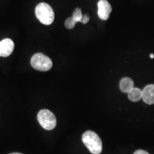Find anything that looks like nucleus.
Wrapping results in <instances>:
<instances>
[{
    "label": "nucleus",
    "mask_w": 154,
    "mask_h": 154,
    "mask_svg": "<svg viewBox=\"0 0 154 154\" xmlns=\"http://www.w3.org/2000/svg\"><path fill=\"white\" fill-rule=\"evenodd\" d=\"M72 17L77 22H79L82 21L83 15L82 13V10H81L80 8H76L74 9V12H73Z\"/></svg>",
    "instance_id": "nucleus-10"
},
{
    "label": "nucleus",
    "mask_w": 154,
    "mask_h": 154,
    "mask_svg": "<svg viewBox=\"0 0 154 154\" xmlns=\"http://www.w3.org/2000/svg\"><path fill=\"white\" fill-rule=\"evenodd\" d=\"M88 21H89V17H88V15L86 14V15H84V16H83L81 22L83 23V24H86Z\"/></svg>",
    "instance_id": "nucleus-12"
},
{
    "label": "nucleus",
    "mask_w": 154,
    "mask_h": 154,
    "mask_svg": "<svg viewBox=\"0 0 154 154\" xmlns=\"http://www.w3.org/2000/svg\"><path fill=\"white\" fill-rule=\"evenodd\" d=\"M150 57H151V59H153V58H154L153 54H150Z\"/></svg>",
    "instance_id": "nucleus-14"
},
{
    "label": "nucleus",
    "mask_w": 154,
    "mask_h": 154,
    "mask_svg": "<svg viewBox=\"0 0 154 154\" xmlns=\"http://www.w3.org/2000/svg\"><path fill=\"white\" fill-rule=\"evenodd\" d=\"M82 141L92 154H100L102 151V141L99 136L92 131L83 134Z\"/></svg>",
    "instance_id": "nucleus-1"
},
{
    "label": "nucleus",
    "mask_w": 154,
    "mask_h": 154,
    "mask_svg": "<svg viewBox=\"0 0 154 154\" xmlns=\"http://www.w3.org/2000/svg\"><path fill=\"white\" fill-rule=\"evenodd\" d=\"M119 87H120L121 91L124 93H128L131 90L134 88V82L131 79L125 77L121 80L120 84H119Z\"/></svg>",
    "instance_id": "nucleus-8"
},
{
    "label": "nucleus",
    "mask_w": 154,
    "mask_h": 154,
    "mask_svg": "<svg viewBox=\"0 0 154 154\" xmlns=\"http://www.w3.org/2000/svg\"><path fill=\"white\" fill-rule=\"evenodd\" d=\"M31 65L36 70L47 72L53 66L52 61L47 55L42 53H36L31 59Z\"/></svg>",
    "instance_id": "nucleus-3"
},
{
    "label": "nucleus",
    "mask_w": 154,
    "mask_h": 154,
    "mask_svg": "<svg viewBox=\"0 0 154 154\" xmlns=\"http://www.w3.org/2000/svg\"><path fill=\"white\" fill-rule=\"evenodd\" d=\"M142 99L147 104L154 103V84L147 85L142 91Z\"/></svg>",
    "instance_id": "nucleus-7"
},
{
    "label": "nucleus",
    "mask_w": 154,
    "mask_h": 154,
    "mask_svg": "<svg viewBox=\"0 0 154 154\" xmlns=\"http://www.w3.org/2000/svg\"><path fill=\"white\" fill-rule=\"evenodd\" d=\"M9 154H22V153H9Z\"/></svg>",
    "instance_id": "nucleus-15"
},
{
    "label": "nucleus",
    "mask_w": 154,
    "mask_h": 154,
    "mask_svg": "<svg viewBox=\"0 0 154 154\" xmlns=\"http://www.w3.org/2000/svg\"><path fill=\"white\" fill-rule=\"evenodd\" d=\"M37 120L45 130H53L57 126V119L54 114L48 109H42L38 113Z\"/></svg>",
    "instance_id": "nucleus-4"
},
{
    "label": "nucleus",
    "mask_w": 154,
    "mask_h": 154,
    "mask_svg": "<svg viewBox=\"0 0 154 154\" xmlns=\"http://www.w3.org/2000/svg\"><path fill=\"white\" fill-rule=\"evenodd\" d=\"M14 49V42L11 38H5L0 42V57H7L12 54Z\"/></svg>",
    "instance_id": "nucleus-6"
},
{
    "label": "nucleus",
    "mask_w": 154,
    "mask_h": 154,
    "mask_svg": "<svg viewBox=\"0 0 154 154\" xmlns=\"http://www.w3.org/2000/svg\"><path fill=\"white\" fill-rule=\"evenodd\" d=\"M111 11V6L107 0H99L98 2V16L101 20H107Z\"/></svg>",
    "instance_id": "nucleus-5"
},
{
    "label": "nucleus",
    "mask_w": 154,
    "mask_h": 154,
    "mask_svg": "<svg viewBox=\"0 0 154 154\" xmlns=\"http://www.w3.org/2000/svg\"><path fill=\"white\" fill-rule=\"evenodd\" d=\"M76 23L77 22H76V21L73 19L72 17H71L66 19L64 24H65V26H66V28L69 29H72L74 27Z\"/></svg>",
    "instance_id": "nucleus-11"
},
{
    "label": "nucleus",
    "mask_w": 154,
    "mask_h": 154,
    "mask_svg": "<svg viewBox=\"0 0 154 154\" xmlns=\"http://www.w3.org/2000/svg\"><path fill=\"white\" fill-rule=\"evenodd\" d=\"M134 154H149L147 151H143V150H137L134 152Z\"/></svg>",
    "instance_id": "nucleus-13"
},
{
    "label": "nucleus",
    "mask_w": 154,
    "mask_h": 154,
    "mask_svg": "<svg viewBox=\"0 0 154 154\" xmlns=\"http://www.w3.org/2000/svg\"><path fill=\"white\" fill-rule=\"evenodd\" d=\"M128 94V98L131 101L136 102L142 99V90L138 88H134Z\"/></svg>",
    "instance_id": "nucleus-9"
},
{
    "label": "nucleus",
    "mask_w": 154,
    "mask_h": 154,
    "mask_svg": "<svg viewBox=\"0 0 154 154\" xmlns=\"http://www.w3.org/2000/svg\"><path fill=\"white\" fill-rule=\"evenodd\" d=\"M36 18L42 24L45 25L51 24L54 20V12L51 6L47 3H39L35 8Z\"/></svg>",
    "instance_id": "nucleus-2"
}]
</instances>
